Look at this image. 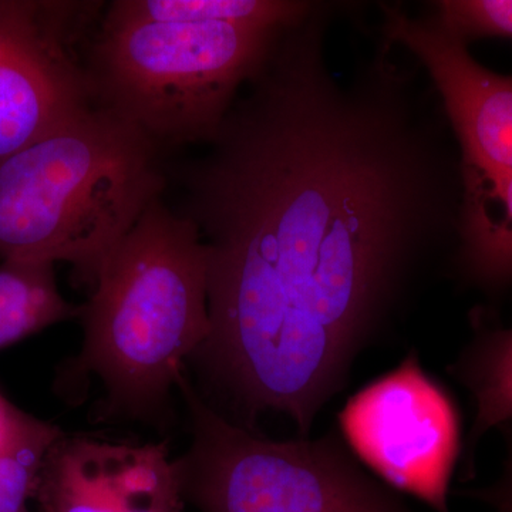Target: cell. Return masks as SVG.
<instances>
[{"instance_id":"cell-1","label":"cell","mask_w":512,"mask_h":512,"mask_svg":"<svg viewBox=\"0 0 512 512\" xmlns=\"http://www.w3.org/2000/svg\"><path fill=\"white\" fill-rule=\"evenodd\" d=\"M313 3L276 33L204 156L168 164L207 251L197 357L249 412L298 426L339 392L421 262L456 244L463 200L433 87L383 39L339 82L326 36L345 3Z\"/></svg>"},{"instance_id":"cell-2","label":"cell","mask_w":512,"mask_h":512,"mask_svg":"<svg viewBox=\"0 0 512 512\" xmlns=\"http://www.w3.org/2000/svg\"><path fill=\"white\" fill-rule=\"evenodd\" d=\"M165 151L90 106L0 160V261L64 262L94 288L168 184Z\"/></svg>"},{"instance_id":"cell-3","label":"cell","mask_w":512,"mask_h":512,"mask_svg":"<svg viewBox=\"0 0 512 512\" xmlns=\"http://www.w3.org/2000/svg\"><path fill=\"white\" fill-rule=\"evenodd\" d=\"M79 369L99 377L110 414L156 419L184 362L210 336L207 251L163 197L148 205L84 303Z\"/></svg>"},{"instance_id":"cell-4","label":"cell","mask_w":512,"mask_h":512,"mask_svg":"<svg viewBox=\"0 0 512 512\" xmlns=\"http://www.w3.org/2000/svg\"><path fill=\"white\" fill-rule=\"evenodd\" d=\"M284 26L150 20L106 3L84 59L93 104L165 153L207 146Z\"/></svg>"},{"instance_id":"cell-5","label":"cell","mask_w":512,"mask_h":512,"mask_svg":"<svg viewBox=\"0 0 512 512\" xmlns=\"http://www.w3.org/2000/svg\"><path fill=\"white\" fill-rule=\"evenodd\" d=\"M191 444L177 458L185 501L201 512H410L333 434L271 440L242 429L177 383Z\"/></svg>"},{"instance_id":"cell-6","label":"cell","mask_w":512,"mask_h":512,"mask_svg":"<svg viewBox=\"0 0 512 512\" xmlns=\"http://www.w3.org/2000/svg\"><path fill=\"white\" fill-rule=\"evenodd\" d=\"M104 8L0 0V160L93 106L84 59Z\"/></svg>"},{"instance_id":"cell-7","label":"cell","mask_w":512,"mask_h":512,"mask_svg":"<svg viewBox=\"0 0 512 512\" xmlns=\"http://www.w3.org/2000/svg\"><path fill=\"white\" fill-rule=\"evenodd\" d=\"M340 431L384 484L436 512L448 511V490L460 454V419L416 352L350 397Z\"/></svg>"},{"instance_id":"cell-8","label":"cell","mask_w":512,"mask_h":512,"mask_svg":"<svg viewBox=\"0 0 512 512\" xmlns=\"http://www.w3.org/2000/svg\"><path fill=\"white\" fill-rule=\"evenodd\" d=\"M380 35L410 55L436 92L458 148L461 181L512 171V77L487 69L436 13L379 3Z\"/></svg>"},{"instance_id":"cell-9","label":"cell","mask_w":512,"mask_h":512,"mask_svg":"<svg viewBox=\"0 0 512 512\" xmlns=\"http://www.w3.org/2000/svg\"><path fill=\"white\" fill-rule=\"evenodd\" d=\"M35 500L46 512H183L185 503L180 467L165 444L66 433L47 454Z\"/></svg>"},{"instance_id":"cell-10","label":"cell","mask_w":512,"mask_h":512,"mask_svg":"<svg viewBox=\"0 0 512 512\" xmlns=\"http://www.w3.org/2000/svg\"><path fill=\"white\" fill-rule=\"evenodd\" d=\"M456 261L474 284L488 289L512 284V171L464 181Z\"/></svg>"},{"instance_id":"cell-11","label":"cell","mask_w":512,"mask_h":512,"mask_svg":"<svg viewBox=\"0 0 512 512\" xmlns=\"http://www.w3.org/2000/svg\"><path fill=\"white\" fill-rule=\"evenodd\" d=\"M82 312L60 293L55 264L0 261V349Z\"/></svg>"},{"instance_id":"cell-12","label":"cell","mask_w":512,"mask_h":512,"mask_svg":"<svg viewBox=\"0 0 512 512\" xmlns=\"http://www.w3.org/2000/svg\"><path fill=\"white\" fill-rule=\"evenodd\" d=\"M453 373L467 387L476 404L468 434L467 467L488 431L512 423V328L490 330L478 336L458 359Z\"/></svg>"},{"instance_id":"cell-13","label":"cell","mask_w":512,"mask_h":512,"mask_svg":"<svg viewBox=\"0 0 512 512\" xmlns=\"http://www.w3.org/2000/svg\"><path fill=\"white\" fill-rule=\"evenodd\" d=\"M64 431L20 412L15 426L0 444V512H28L50 448Z\"/></svg>"},{"instance_id":"cell-14","label":"cell","mask_w":512,"mask_h":512,"mask_svg":"<svg viewBox=\"0 0 512 512\" xmlns=\"http://www.w3.org/2000/svg\"><path fill=\"white\" fill-rule=\"evenodd\" d=\"M130 12L150 20L288 25L309 12L306 0H124Z\"/></svg>"},{"instance_id":"cell-15","label":"cell","mask_w":512,"mask_h":512,"mask_svg":"<svg viewBox=\"0 0 512 512\" xmlns=\"http://www.w3.org/2000/svg\"><path fill=\"white\" fill-rule=\"evenodd\" d=\"M434 13L464 42L484 37H511L512 0H440Z\"/></svg>"},{"instance_id":"cell-16","label":"cell","mask_w":512,"mask_h":512,"mask_svg":"<svg viewBox=\"0 0 512 512\" xmlns=\"http://www.w3.org/2000/svg\"><path fill=\"white\" fill-rule=\"evenodd\" d=\"M505 440V457L500 476L485 487L464 491V495L480 501L494 512H512V424L501 427Z\"/></svg>"},{"instance_id":"cell-17","label":"cell","mask_w":512,"mask_h":512,"mask_svg":"<svg viewBox=\"0 0 512 512\" xmlns=\"http://www.w3.org/2000/svg\"><path fill=\"white\" fill-rule=\"evenodd\" d=\"M22 410L13 406L8 402L5 397L0 394V444L6 440L18 420L19 414Z\"/></svg>"},{"instance_id":"cell-18","label":"cell","mask_w":512,"mask_h":512,"mask_svg":"<svg viewBox=\"0 0 512 512\" xmlns=\"http://www.w3.org/2000/svg\"><path fill=\"white\" fill-rule=\"evenodd\" d=\"M28 512H29V511H28ZM37 512H46V511L39 510V511H37Z\"/></svg>"}]
</instances>
